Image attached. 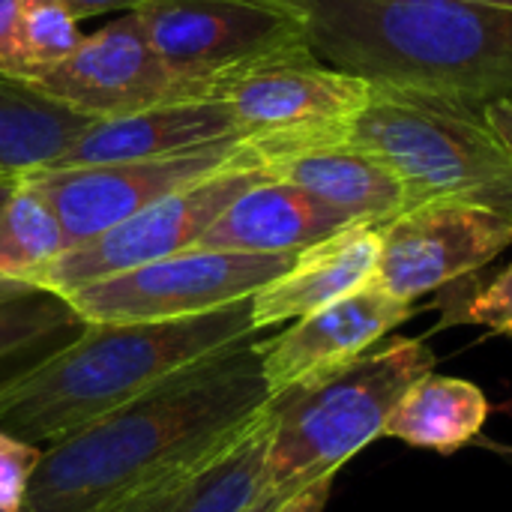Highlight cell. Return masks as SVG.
Here are the masks:
<instances>
[{
	"mask_svg": "<svg viewBox=\"0 0 512 512\" xmlns=\"http://www.w3.org/2000/svg\"><path fill=\"white\" fill-rule=\"evenodd\" d=\"M333 480H336V474L309 483L306 489L294 492L276 512H324L327 501H330V492H333Z\"/></svg>",
	"mask_w": 512,
	"mask_h": 512,
	"instance_id": "484cf974",
	"label": "cell"
},
{
	"mask_svg": "<svg viewBox=\"0 0 512 512\" xmlns=\"http://www.w3.org/2000/svg\"><path fill=\"white\" fill-rule=\"evenodd\" d=\"M18 3H21V0H0V72H6V75H12Z\"/></svg>",
	"mask_w": 512,
	"mask_h": 512,
	"instance_id": "83f0119b",
	"label": "cell"
},
{
	"mask_svg": "<svg viewBox=\"0 0 512 512\" xmlns=\"http://www.w3.org/2000/svg\"><path fill=\"white\" fill-rule=\"evenodd\" d=\"M231 165L255 168L243 138L216 141L162 159L81 165V168H39L24 174V180L51 204V210L63 225L66 243L72 249L114 228L117 222L135 216L153 201Z\"/></svg>",
	"mask_w": 512,
	"mask_h": 512,
	"instance_id": "9c48e42d",
	"label": "cell"
},
{
	"mask_svg": "<svg viewBox=\"0 0 512 512\" xmlns=\"http://www.w3.org/2000/svg\"><path fill=\"white\" fill-rule=\"evenodd\" d=\"M270 402L258 342H237L42 450L21 512H123L231 444Z\"/></svg>",
	"mask_w": 512,
	"mask_h": 512,
	"instance_id": "6da1fadb",
	"label": "cell"
},
{
	"mask_svg": "<svg viewBox=\"0 0 512 512\" xmlns=\"http://www.w3.org/2000/svg\"><path fill=\"white\" fill-rule=\"evenodd\" d=\"M135 15L162 60L204 99L219 72L306 42L300 18L276 0H150Z\"/></svg>",
	"mask_w": 512,
	"mask_h": 512,
	"instance_id": "30bf717a",
	"label": "cell"
},
{
	"mask_svg": "<svg viewBox=\"0 0 512 512\" xmlns=\"http://www.w3.org/2000/svg\"><path fill=\"white\" fill-rule=\"evenodd\" d=\"M18 180H12V183H0V207H3V201L9 198V192H12V186H15Z\"/></svg>",
	"mask_w": 512,
	"mask_h": 512,
	"instance_id": "1f68e13d",
	"label": "cell"
},
{
	"mask_svg": "<svg viewBox=\"0 0 512 512\" xmlns=\"http://www.w3.org/2000/svg\"><path fill=\"white\" fill-rule=\"evenodd\" d=\"M273 402L231 444L123 512H243L264 492Z\"/></svg>",
	"mask_w": 512,
	"mask_h": 512,
	"instance_id": "ac0fdd59",
	"label": "cell"
},
{
	"mask_svg": "<svg viewBox=\"0 0 512 512\" xmlns=\"http://www.w3.org/2000/svg\"><path fill=\"white\" fill-rule=\"evenodd\" d=\"M291 255H252L219 249H186L171 258L90 282L63 300L81 324H150L195 318L252 300L279 279Z\"/></svg>",
	"mask_w": 512,
	"mask_h": 512,
	"instance_id": "52a82bcc",
	"label": "cell"
},
{
	"mask_svg": "<svg viewBox=\"0 0 512 512\" xmlns=\"http://www.w3.org/2000/svg\"><path fill=\"white\" fill-rule=\"evenodd\" d=\"M345 225L354 222L315 195L291 183L261 177L219 213L195 249L291 255L342 231Z\"/></svg>",
	"mask_w": 512,
	"mask_h": 512,
	"instance_id": "e0dca14e",
	"label": "cell"
},
{
	"mask_svg": "<svg viewBox=\"0 0 512 512\" xmlns=\"http://www.w3.org/2000/svg\"><path fill=\"white\" fill-rule=\"evenodd\" d=\"M84 33L60 0H21L15 21L12 75L39 81L66 63L81 45Z\"/></svg>",
	"mask_w": 512,
	"mask_h": 512,
	"instance_id": "7402d4cb",
	"label": "cell"
},
{
	"mask_svg": "<svg viewBox=\"0 0 512 512\" xmlns=\"http://www.w3.org/2000/svg\"><path fill=\"white\" fill-rule=\"evenodd\" d=\"M372 84L324 63L306 42L219 72L207 99L225 102L246 150L258 159L333 138L366 108Z\"/></svg>",
	"mask_w": 512,
	"mask_h": 512,
	"instance_id": "8992f818",
	"label": "cell"
},
{
	"mask_svg": "<svg viewBox=\"0 0 512 512\" xmlns=\"http://www.w3.org/2000/svg\"><path fill=\"white\" fill-rule=\"evenodd\" d=\"M69 249L51 204L21 177L0 207V282L33 285Z\"/></svg>",
	"mask_w": 512,
	"mask_h": 512,
	"instance_id": "44dd1931",
	"label": "cell"
},
{
	"mask_svg": "<svg viewBox=\"0 0 512 512\" xmlns=\"http://www.w3.org/2000/svg\"><path fill=\"white\" fill-rule=\"evenodd\" d=\"M255 333L252 300L177 321L84 324L69 345L0 381V429L48 450Z\"/></svg>",
	"mask_w": 512,
	"mask_h": 512,
	"instance_id": "3957f363",
	"label": "cell"
},
{
	"mask_svg": "<svg viewBox=\"0 0 512 512\" xmlns=\"http://www.w3.org/2000/svg\"><path fill=\"white\" fill-rule=\"evenodd\" d=\"M411 312V303L387 294L372 279L354 294L294 321L285 333L258 342L270 396L276 399L351 366L405 324Z\"/></svg>",
	"mask_w": 512,
	"mask_h": 512,
	"instance_id": "4fadbf2b",
	"label": "cell"
},
{
	"mask_svg": "<svg viewBox=\"0 0 512 512\" xmlns=\"http://www.w3.org/2000/svg\"><path fill=\"white\" fill-rule=\"evenodd\" d=\"M33 84L93 120L204 99L192 81L162 60L135 12H126L84 36L66 63Z\"/></svg>",
	"mask_w": 512,
	"mask_h": 512,
	"instance_id": "7c38bea8",
	"label": "cell"
},
{
	"mask_svg": "<svg viewBox=\"0 0 512 512\" xmlns=\"http://www.w3.org/2000/svg\"><path fill=\"white\" fill-rule=\"evenodd\" d=\"M15 285H24V282H0V291H6V288H15Z\"/></svg>",
	"mask_w": 512,
	"mask_h": 512,
	"instance_id": "d6a6232c",
	"label": "cell"
},
{
	"mask_svg": "<svg viewBox=\"0 0 512 512\" xmlns=\"http://www.w3.org/2000/svg\"><path fill=\"white\" fill-rule=\"evenodd\" d=\"M462 3H477V6H504V9H512V0H462Z\"/></svg>",
	"mask_w": 512,
	"mask_h": 512,
	"instance_id": "4dcf8cb0",
	"label": "cell"
},
{
	"mask_svg": "<svg viewBox=\"0 0 512 512\" xmlns=\"http://www.w3.org/2000/svg\"><path fill=\"white\" fill-rule=\"evenodd\" d=\"M510 246L507 213L465 201L417 204L381 225L375 282L414 306L417 297L483 270Z\"/></svg>",
	"mask_w": 512,
	"mask_h": 512,
	"instance_id": "8fae6325",
	"label": "cell"
},
{
	"mask_svg": "<svg viewBox=\"0 0 512 512\" xmlns=\"http://www.w3.org/2000/svg\"><path fill=\"white\" fill-rule=\"evenodd\" d=\"M435 354L423 339L396 336L375 345L351 366L273 399V435L267 447V492H300L339 474L363 447L384 438L399 399L429 372Z\"/></svg>",
	"mask_w": 512,
	"mask_h": 512,
	"instance_id": "5b68a950",
	"label": "cell"
},
{
	"mask_svg": "<svg viewBox=\"0 0 512 512\" xmlns=\"http://www.w3.org/2000/svg\"><path fill=\"white\" fill-rule=\"evenodd\" d=\"M381 255V225L354 222L300 249L294 264L252 297L255 330L300 321L375 279Z\"/></svg>",
	"mask_w": 512,
	"mask_h": 512,
	"instance_id": "2e32d148",
	"label": "cell"
},
{
	"mask_svg": "<svg viewBox=\"0 0 512 512\" xmlns=\"http://www.w3.org/2000/svg\"><path fill=\"white\" fill-rule=\"evenodd\" d=\"M75 21H84V18H93V15H105V12H135L141 9L144 3L150 0H60Z\"/></svg>",
	"mask_w": 512,
	"mask_h": 512,
	"instance_id": "4316f807",
	"label": "cell"
},
{
	"mask_svg": "<svg viewBox=\"0 0 512 512\" xmlns=\"http://www.w3.org/2000/svg\"><path fill=\"white\" fill-rule=\"evenodd\" d=\"M261 177L267 174L258 168L231 165L192 186H183L138 210L135 216L117 222L114 228L66 249L36 276L33 285L66 297L90 282L195 249L201 234L219 219V213Z\"/></svg>",
	"mask_w": 512,
	"mask_h": 512,
	"instance_id": "ba28073f",
	"label": "cell"
},
{
	"mask_svg": "<svg viewBox=\"0 0 512 512\" xmlns=\"http://www.w3.org/2000/svg\"><path fill=\"white\" fill-rule=\"evenodd\" d=\"M258 171L315 195L351 222L384 225L408 210V195L396 174L378 156L348 141L345 132L270 153L258 159Z\"/></svg>",
	"mask_w": 512,
	"mask_h": 512,
	"instance_id": "5bb4252c",
	"label": "cell"
},
{
	"mask_svg": "<svg viewBox=\"0 0 512 512\" xmlns=\"http://www.w3.org/2000/svg\"><path fill=\"white\" fill-rule=\"evenodd\" d=\"M78 324L72 306L45 288L15 285L0 291V360H9Z\"/></svg>",
	"mask_w": 512,
	"mask_h": 512,
	"instance_id": "603a6c76",
	"label": "cell"
},
{
	"mask_svg": "<svg viewBox=\"0 0 512 512\" xmlns=\"http://www.w3.org/2000/svg\"><path fill=\"white\" fill-rule=\"evenodd\" d=\"M489 411V399L474 381L429 372L399 399L384 438L450 456L483 432Z\"/></svg>",
	"mask_w": 512,
	"mask_h": 512,
	"instance_id": "ffe728a7",
	"label": "cell"
},
{
	"mask_svg": "<svg viewBox=\"0 0 512 512\" xmlns=\"http://www.w3.org/2000/svg\"><path fill=\"white\" fill-rule=\"evenodd\" d=\"M39 459L42 447L27 444L0 429V512L24 510Z\"/></svg>",
	"mask_w": 512,
	"mask_h": 512,
	"instance_id": "cb8c5ba5",
	"label": "cell"
},
{
	"mask_svg": "<svg viewBox=\"0 0 512 512\" xmlns=\"http://www.w3.org/2000/svg\"><path fill=\"white\" fill-rule=\"evenodd\" d=\"M288 498H291L288 492H264L252 507H246L243 512H276Z\"/></svg>",
	"mask_w": 512,
	"mask_h": 512,
	"instance_id": "f546056e",
	"label": "cell"
},
{
	"mask_svg": "<svg viewBox=\"0 0 512 512\" xmlns=\"http://www.w3.org/2000/svg\"><path fill=\"white\" fill-rule=\"evenodd\" d=\"M243 138L231 111L219 99H186L156 105L126 117H108L90 123L72 147L48 168H81L138 162L186 153L216 141Z\"/></svg>",
	"mask_w": 512,
	"mask_h": 512,
	"instance_id": "9a60e30c",
	"label": "cell"
},
{
	"mask_svg": "<svg viewBox=\"0 0 512 512\" xmlns=\"http://www.w3.org/2000/svg\"><path fill=\"white\" fill-rule=\"evenodd\" d=\"M465 321L512 336V264L468 300Z\"/></svg>",
	"mask_w": 512,
	"mask_h": 512,
	"instance_id": "d4e9b609",
	"label": "cell"
},
{
	"mask_svg": "<svg viewBox=\"0 0 512 512\" xmlns=\"http://www.w3.org/2000/svg\"><path fill=\"white\" fill-rule=\"evenodd\" d=\"M309 48L369 84L512 96V9L462 0H276Z\"/></svg>",
	"mask_w": 512,
	"mask_h": 512,
	"instance_id": "7a4b0ae2",
	"label": "cell"
},
{
	"mask_svg": "<svg viewBox=\"0 0 512 512\" xmlns=\"http://www.w3.org/2000/svg\"><path fill=\"white\" fill-rule=\"evenodd\" d=\"M345 138L396 174L408 207L465 201L512 216V156L480 99L372 84Z\"/></svg>",
	"mask_w": 512,
	"mask_h": 512,
	"instance_id": "277c9868",
	"label": "cell"
},
{
	"mask_svg": "<svg viewBox=\"0 0 512 512\" xmlns=\"http://www.w3.org/2000/svg\"><path fill=\"white\" fill-rule=\"evenodd\" d=\"M486 120L495 129V135L501 138V144L510 150L512 156V96L501 99H489L486 102Z\"/></svg>",
	"mask_w": 512,
	"mask_h": 512,
	"instance_id": "f1b7e54d",
	"label": "cell"
},
{
	"mask_svg": "<svg viewBox=\"0 0 512 512\" xmlns=\"http://www.w3.org/2000/svg\"><path fill=\"white\" fill-rule=\"evenodd\" d=\"M90 123L96 120L57 102L33 81L0 72V183L48 168Z\"/></svg>",
	"mask_w": 512,
	"mask_h": 512,
	"instance_id": "d6986e66",
	"label": "cell"
}]
</instances>
